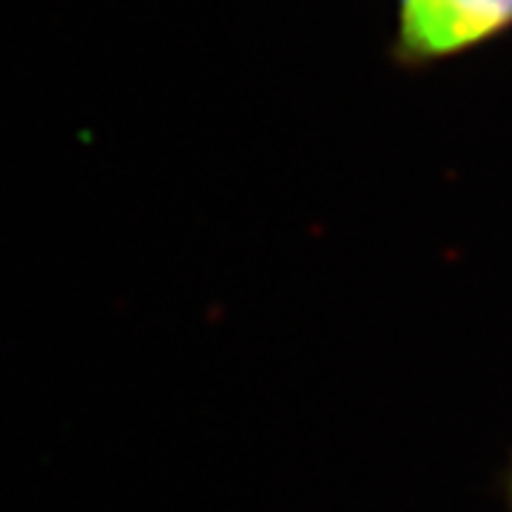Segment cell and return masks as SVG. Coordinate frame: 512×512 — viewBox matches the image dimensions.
Here are the masks:
<instances>
[{
	"mask_svg": "<svg viewBox=\"0 0 512 512\" xmlns=\"http://www.w3.org/2000/svg\"><path fill=\"white\" fill-rule=\"evenodd\" d=\"M512 20V0H402L410 55L441 57L490 37Z\"/></svg>",
	"mask_w": 512,
	"mask_h": 512,
	"instance_id": "1",
	"label": "cell"
}]
</instances>
